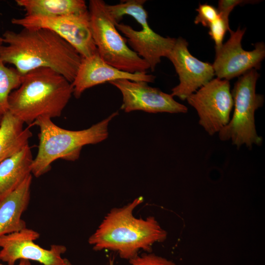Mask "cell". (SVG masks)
I'll return each instance as SVG.
<instances>
[{
	"mask_svg": "<svg viewBox=\"0 0 265 265\" xmlns=\"http://www.w3.org/2000/svg\"><path fill=\"white\" fill-rule=\"evenodd\" d=\"M33 159L28 145L0 163V200L17 188L31 174Z\"/></svg>",
	"mask_w": 265,
	"mask_h": 265,
	"instance_id": "obj_16",
	"label": "cell"
},
{
	"mask_svg": "<svg viewBox=\"0 0 265 265\" xmlns=\"http://www.w3.org/2000/svg\"><path fill=\"white\" fill-rule=\"evenodd\" d=\"M208 28L209 34L215 43V50L219 49L223 44V41L226 32L230 33L232 31L229 24L226 23L219 15Z\"/></svg>",
	"mask_w": 265,
	"mask_h": 265,
	"instance_id": "obj_20",
	"label": "cell"
},
{
	"mask_svg": "<svg viewBox=\"0 0 265 265\" xmlns=\"http://www.w3.org/2000/svg\"><path fill=\"white\" fill-rule=\"evenodd\" d=\"M196 10L198 14L194 20L195 24H201L204 26L208 27L218 17L217 9L208 4H200Z\"/></svg>",
	"mask_w": 265,
	"mask_h": 265,
	"instance_id": "obj_22",
	"label": "cell"
},
{
	"mask_svg": "<svg viewBox=\"0 0 265 265\" xmlns=\"http://www.w3.org/2000/svg\"><path fill=\"white\" fill-rule=\"evenodd\" d=\"M103 0H90L88 7L92 37L100 57L109 65L130 73L146 72L149 64L127 45Z\"/></svg>",
	"mask_w": 265,
	"mask_h": 265,
	"instance_id": "obj_6",
	"label": "cell"
},
{
	"mask_svg": "<svg viewBox=\"0 0 265 265\" xmlns=\"http://www.w3.org/2000/svg\"><path fill=\"white\" fill-rule=\"evenodd\" d=\"M188 46V42L184 38H176L167 57L172 63L179 79V84L171 89L170 94L182 100H186L215 76L212 64L193 56Z\"/></svg>",
	"mask_w": 265,
	"mask_h": 265,
	"instance_id": "obj_12",
	"label": "cell"
},
{
	"mask_svg": "<svg viewBox=\"0 0 265 265\" xmlns=\"http://www.w3.org/2000/svg\"><path fill=\"white\" fill-rule=\"evenodd\" d=\"M143 202L139 196L121 208L112 209L88 238L93 249L115 251L129 261L139 251L150 252L155 243L163 241L167 233L154 217L143 219L134 216V209Z\"/></svg>",
	"mask_w": 265,
	"mask_h": 265,
	"instance_id": "obj_2",
	"label": "cell"
},
{
	"mask_svg": "<svg viewBox=\"0 0 265 265\" xmlns=\"http://www.w3.org/2000/svg\"><path fill=\"white\" fill-rule=\"evenodd\" d=\"M155 78L156 76L147 74V72L130 73L120 70L106 63L97 52L82 58L75 78L71 83L73 95L79 98L88 88L117 80L127 79L148 83L154 82Z\"/></svg>",
	"mask_w": 265,
	"mask_h": 265,
	"instance_id": "obj_14",
	"label": "cell"
},
{
	"mask_svg": "<svg viewBox=\"0 0 265 265\" xmlns=\"http://www.w3.org/2000/svg\"><path fill=\"white\" fill-rule=\"evenodd\" d=\"M73 93L71 82L56 71L40 68L23 76L8 99V111L24 123L59 117Z\"/></svg>",
	"mask_w": 265,
	"mask_h": 265,
	"instance_id": "obj_3",
	"label": "cell"
},
{
	"mask_svg": "<svg viewBox=\"0 0 265 265\" xmlns=\"http://www.w3.org/2000/svg\"><path fill=\"white\" fill-rule=\"evenodd\" d=\"M145 0H127L114 5H106L116 22L118 31L126 37L131 48L154 71L162 57H166L173 48L176 38L163 37L150 26L148 13L144 7Z\"/></svg>",
	"mask_w": 265,
	"mask_h": 265,
	"instance_id": "obj_5",
	"label": "cell"
},
{
	"mask_svg": "<svg viewBox=\"0 0 265 265\" xmlns=\"http://www.w3.org/2000/svg\"><path fill=\"white\" fill-rule=\"evenodd\" d=\"M118 114L112 113L103 120L90 128L80 131H71L57 126L48 117H40L32 124L39 128V143L37 155L31 165V174L39 177L48 172L55 160L77 159L82 147L95 144L108 136V126Z\"/></svg>",
	"mask_w": 265,
	"mask_h": 265,
	"instance_id": "obj_4",
	"label": "cell"
},
{
	"mask_svg": "<svg viewBox=\"0 0 265 265\" xmlns=\"http://www.w3.org/2000/svg\"><path fill=\"white\" fill-rule=\"evenodd\" d=\"M196 110L199 124L213 135L227 125L233 108L229 80L213 78L186 100Z\"/></svg>",
	"mask_w": 265,
	"mask_h": 265,
	"instance_id": "obj_9",
	"label": "cell"
},
{
	"mask_svg": "<svg viewBox=\"0 0 265 265\" xmlns=\"http://www.w3.org/2000/svg\"><path fill=\"white\" fill-rule=\"evenodd\" d=\"M32 175H29L14 190L0 200V237L26 228L22 218L30 200Z\"/></svg>",
	"mask_w": 265,
	"mask_h": 265,
	"instance_id": "obj_15",
	"label": "cell"
},
{
	"mask_svg": "<svg viewBox=\"0 0 265 265\" xmlns=\"http://www.w3.org/2000/svg\"><path fill=\"white\" fill-rule=\"evenodd\" d=\"M0 265H4L1 263L0 261ZM17 265H31L30 261L25 259H21L19 260V262Z\"/></svg>",
	"mask_w": 265,
	"mask_h": 265,
	"instance_id": "obj_24",
	"label": "cell"
},
{
	"mask_svg": "<svg viewBox=\"0 0 265 265\" xmlns=\"http://www.w3.org/2000/svg\"><path fill=\"white\" fill-rule=\"evenodd\" d=\"M24 122L9 111L2 115L0 126V163L28 145L32 134Z\"/></svg>",
	"mask_w": 265,
	"mask_h": 265,
	"instance_id": "obj_17",
	"label": "cell"
},
{
	"mask_svg": "<svg viewBox=\"0 0 265 265\" xmlns=\"http://www.w3.org/2000/svg\"><path fill=\"white\" fill-rule=\"evenodd\" d=\"M11 23L24 28L50 30L71 45L82 57L98 52L92 37L88 9L79 14L56 17L25 15L13 18Z\"/></svg>",
	"mask_w": 265,
	"mask_h": 265,
	"instance_id": "obj_8",
	"label": "cell"
},
{
	"mask_svg": "<svg viewBox=\"0 0 265 265\" xmlns=\"http://www.w3.org/2000/svg\"><path fill=\"white\" fill-rule=\"evenodd\" d=\"M129 262L131 265H176L170 260L152 253L138 255ZM106 265H114V259H110Z\"/></svg>",
	"mask_w": 265,
	"mask_h": 265,
	"instance_id": "obj_21",
	"label": "cell"
},
{
	"mask_svg": "<svg viewBox=\"0 0 265 265\" xmlns=\"http://www.w3.org/2000/svg\"><path fill=\"white\" fill-rule=\"evenodd\" d=\"M121 92L126 112L142 110L149 113H186L187 107L175 100L170 94L150 86L145 81L120 79L109 82Z\"/></svg>",
	"mask_w": 265,
	"mask_h": 265,
	"instance_id": "obj_13",
	"label": "cell"
},
{
	"mask_svg": "<svg viewBox=\"0 0 265 265\" xmlns=\"http://www.w3.org/2000/svg\"><path fill=\"white\" fill-rule=\"evenodd\" d=\"M245 30L240 27L236 31L232 30L229 39L215 50L212 66L217 78L229 81L251 69L260 68L265 57V44L259 42L255 44L253 50H244L241 43Z\"/></svg>",
	"mask_w": 265,
	"mask_h": 265,
	"instance_id": "obj_11",
	"label": "cell"
},
{
	"mask_svg": "<svg viewBox=\"0 0 265 265\" xmlns=\"http://www.w3.org/2000/svg\"><path fill=\"white\" fill-rule=\"evenodd\" d=\"M40 234L27 227L23 230L0 237V261L7 265H15L21 259L36 261L42 265H72L62 257L67 250L60 244H52L49 249L35 242Z\"/></svg>",
	"mask_w": 265,
	"mask_h": 265,
	"instance_id": "obj_10",
	"label": "cell"
},
{
	"mask_svg": "<svg viewBox=\"0 0 265 265\" xmlns=\"http://www.w3.org/2000/svg\"><path fill=\"white\" fill-rule=\"evenodd\" d=\"M0 59L13 65L22 75L40 68L52 69L72 82L82 56L66 40L44 28L6 30L2 35Z\"/></svg>",
	"mask_w": 265,
	"mask_h": 265,
	"instance_id": "obj_1",
	"label": "cell"
},
{
	"mask_svg": "<svg viewBox=\"0 0 265 265\" xmlns=\"http://www.w3.org/2000/svg\"><path fill=\"white\" fill-rule=\"evenodd\" d=\"M4 42L2 37L0 36V47L3 45Z\"/></svg>",
	"mask_w": 265,
	"mask_h": 265,
	"instance_id": "obj_25",
	"label": "cell"
},
{
	"mask_svg": "<svg viewBox=\"0 0 265 265\" xmlns=\"http://www.w3.org/2000/svg\"><path fill=\"white\" fill-rule=\"evenodd\" d=\"M2 115L0 114V126L2 121Z\"/></svg>",
	"mask_w": 265,
	"mask_h": 265,
	"instance_id": "obj_26",
	"label": "cell"
},
{
	"mask_svg": "<svg viewBox=\"0 0 265 265\" xmlns=\"http://www.w3.org/2000/svg\"><path fill=\"white\" fill-rule=\"evenodd\" d=\"M0 59V114L8 111L11 93L20 85L23 76L15 68L7 67Z\"/></svg>",
	"mask_w": 265,
	"mask_h": 265,
	"instance_id": "obj_19",
	"label": "cell"
},
{
	"mask_svg": "<svg viewBox=\"0 0 265 265\" xmlns=\"http://www.w3.org/2000/svg\"><path fill=\"white\" fill-rule=\"evenodd\" d=\"M260 77L257 70L251 69L238 78L231 91L233 112L229 123L218 132L222 141L231 140L237 148L245 145L252 148L260 146L263 139L257 132L255 113L263 106L264 97L256 92Z\"/></svg>",
	"mask_w": 265,
	"mask_h": 265,
	"instance_id": "obj_7",
	"label": "cell"
},
{
	"mask_svg": "<svg viewBox=\"0 0 265 265\" xmlns=\"http://www.w3.org/2000/svg\"><path fill=\"white\" fill-rule=\"evenodd\" d=\"M26 16L56 17L79 14L88 10L84 0H16Z\"/></svg>",
	"mask_w": 265,
	"mask_h": 265,
	"instance_id": "obj_18",
	"label": "cell"
},
{
	"mask_svg": "<svg viewBox=\"0 0 265 265\" xmlns=\"http://www.w3.org/2000/svg\"><path fill=\"white\" fill-rule=\"evenodd\" d=\"M251 0H220L218 2L217 11L219 16L227 24H229V16L237 5L247 3Z\"/></svg>",
	"mask_w": 265,
	"mask_h": 265,
	"instance_id": "obj_23",
	"label": "cell"
}]
</instances>
